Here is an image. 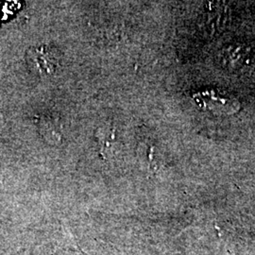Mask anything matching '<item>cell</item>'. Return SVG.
Wrapping results in <instances>:
<instances>
[{
	"label": "cell",
	"instance_id": "1",
	"mask_svg": "<svg viewBox=\"0 0 255 255\" xmlns=\"http://www.w3.org/2000/svg\"><path fill=\"white\" fill-rule=\"evenodd\" d=\"M200 109L215 116H232L241 108L237 98L223 89H204L192 96Z\"/></svg>",
	"mask_w": 255,
	"mask_h": 255
},
{
	"label": "cell",
	"instance_id": "2",
	"mask_svg": "<svg viewBox=\"0 0 255 255\" xmlns=\"http://www.w3.org/2000/svg\"><path fill=\"white\" fill-rule=\"evenodd\" d=\"M27 63L29 68L40 76H49L54 73L58 64L57 55L48 46L30 48L27 53Z\"/></svg>",
	"mask_w": 255,
	"mask_h": 255
}]
</instances>
